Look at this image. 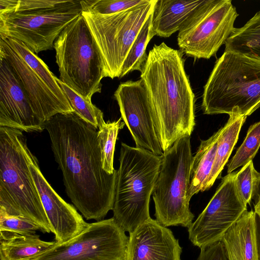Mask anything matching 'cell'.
I'll use <instances>...</instances> for the list:
<instances>
[{"mask_svg":"<svg viewBox=\"0 0 260 260\" xmlns=\"http://www.w3.org/2000/svg\"><path fill=\"white\" fill-rule=\"evenodd\" d=\"M45 129L68 196L87 220H103L113 209L117 170L103 169L97 129L74 112L53 116Z\"/></svg>","mask_w":260,"mask_h":260,"instance_id":"1","label":"cell"},{"mask_svg":"<svg viewBox=\"0 0 260 260\" xmlns=\"http://www.w3.org/2000/svg\"><path fill=\"white\" fill-rule=\"evenodd\" d=\"M153 109L163 152L195 125V96L184 68L183 53L165 43L149 51L141 72Z\"/></svg>","mask_w":260,"mask_h":260,"instance_id":"2","label":"cell"},{"mask_svg":"<svg viewBox=\"0 0 260 260\" xmlns=\"http://www.w3.org/2000/svg\"><path fill=\"white\" fill-rule=\"evenodd\" d=\"M201 106L207 115L252 114L260 107V58L224 51L204 87Z\"/></svg>","mask_w":260,"mask_h":260,"instance_id":"3","label":"cell"},{"mask_svg":"<svg viewBox=\"0 0 260 260\" xmlns=\"http://www.w3.org/2000/svg\"><path fill=\"white\" fill-rule=\"evenodd\" d=\"M32 153L22 131L0 126V208L26 218L43 233L51 228L29 168Z\"/></svg>","mask_w":260,"mask_h":260,"instance_id":"4","label":"cell"},{"mask_svg":"<svg viewBox=\"0 0 260 260\" xmlns=\"http://www.w3.org/2000/svg\"><path fill=\"white\" fill-rule=\"evenodd\" d=\"M119 160L113 217L124 232L129 234L151 218L149 202L158 176L161 156L121 143Z\"/></svg>","mask_w":260,"mask_h":260,"instance_id":"5","label":"cell"},{"mask_svg":"<svg viewBox=\"0 0 260 260\" xmlns=\"http://www.w3.org/2000/svg\"><path fill=\"white\" fill-rule=\"evenodd\" d=\"M59 79L83 98L100 93L106 77L99 48L81 14L61 31L54 43Z\"/></svg>","mask_w":260,"mask_h":260,"instance_id":"6","label":"cell"},{"mask_svg":"<svg viewBox=\"0 0 260 260\" xmlns=\"http://www.w3.org/2000/svg\"><path fill=\"white\" fill-rule=\"evenodd\" d=\"M192 158L189 135L177 140L161 156L152 197L155 220L165 227L189 228L192 223L188 198Z\"/></svg>","mask_w":260,"mask_h":260,"instance_id":"7","label":"cell"},{"mask_svg":"<svg viewBox=\"0 0 260 260\" xmlns=\"http://www.w3.org/2000/svg\"><path fill=\"white\" fill-rule=\"evenodd\" d=\"M155 2L156 0H146L136 7L109 15L95 14L83 7L82 14L102 55L106 77H120L126 55L153 12Z\"/></svg>","mask_w":260,"mask_h":260,"instance_id":"8","label":"cell"},{"mask_svg":"<svg viewBox=\"0 0 260 260\" xmlns=\"http://www.w3.org/2000/svg\"><path fill=\"white\" fill-rule=\"evenodd\" d=\"M83 11L82 1H61L39 10L0 14V38L24 43L36 54L50 50L61 31Z\"/></svg>","mask_w":260,"mask_h":260,"instance_id":"9","label":"cell"},{"mask_svg":"<svg viewBox=\"0 0 260 260\" xmlns=\"http://www.w3.org/2000/svg\"><path fill=\"white\" fill-rule=\"evenodd\" d=\"M238 16L231 0H205L179 31L180 50L195 59H209L225 44Z\"/></svg>","mask_w":260,"mask_h":260,"instance_id":"10","label":"cell"},{"mask_svg":"<svg viewBox=\"0 0 260 260\" xmlns=\"http://www.w3.org/2000/svg\"><path fill=\"white\" fill-rule=\"evenodd\" d=\"M128 238L113 217L103 219L32 260H125Z\"/></svg>","mask_w":260,"mask_h":260,"instance_id":"11","label":"cell"},{"mask_svg":"<svg viewBox=\"0 0 260 260\" xmlns=\"http://www.w3.org/2000/svg\"><path fill=\"white\" fill-rule=\"evenodd\" d=\"M235 174L229 173L222 179L205 208L188 228L189 239L193 245L201 248L221 241L247 210L237 191Z\"/></svg>","mask_w":260,"mask_h":260,"instance_id":"12","label":"cell"},{"mask_svg":"<svg viewBox=\"0 0 260 260\" xmlns=\"http://www.w3.org/2000/svg\"><path fill=\"white\" fill-rule=\"evenodd\" d=\"M122 119L129 129L136 147L162 156L156 119L143 80L121 83L114 94Z\"/></svg>","mask_w":260,"mask_h":260,"instance_id":"13","label":"cell"},{"mask_svg":"<svg viewBox=\"0 0 260 260\" xmlns=\"http://www.w3.org/2000/svg\"><path fill=\"white\" fill-rule=\"evenodd\" d=\"M29 168L57 243L67 242L79 235L88 225L72 205L64 201L42 174L37 158L32 153Z\"/></svg>","mask_w":260,"mask_h":260,"instance_id":"14","label":"cell"},{"mask_svg":"<svg viewBox=\"0 0 260 260\" xmlns=\"http://www.w3.org/2000/svg\"><path fill=\"white\" fill-rule=\"evenodd\" d=\"M0 56L9 64L35 114L44 124L57 114L74 112L72 107L61 101L2 38L0 39Z\"/></svg>","mask_w":260,"mask_h":260,"instance_id":"15","label":"cell"},{"mask_svg":"<svg viewBox=\"0 0 260 260\" xmlns=\"http://www.w3.org/2000/svg\"><path fill=\"white\" fill-rule=\"evenodd\" d=\"M0 126L41 132L45 124L35 114L15 74L0 56Z\"/></svg>","mask_w":260,"mask_h":260,"instance_id":"16","label":"cell"},{"mask_svg":"<svg viewBox=\"0 0 260 260\" xmlns=\"http://www.w3.org/2000/svg\"><path fill=\"white\" fill-rule=\"evenodd\" d=\"M128 237L125 260H181L178 240L169 229L151 218Z\"/></svg>","mask_w":260,"mask_h":260,"instance_id":"17","label":"cell"},{"mask_svg":"<svg viewBox=\"0 0 260 260\" xmlns=\"http://www.w3.org/2000/svg\"><path fill=\"white\" fill-rule=\"evenodd\" d=\"M205 0H156L152 12L154 36L168 38L179 31Z\"/></svg>","mask_w":260,"mask_h":260,"instance_id":"18","label":"cell"},{"mask_svg":"<svg viewBox=\"0 0 260 260\" xmlns=\"http://www.w3.org/2000/svg\"><path fill=\"white\" fill-rule=\"evenodd\" d=\"M228 260H259L254 211L246 210L223 237Z\"/></svg>","mask_w":260,"mask_h":260,"instance_id":"19","label":"cell"},{"mask_svg":"<svg viewBox=\"0 0 260 260\" xmlns=\"http://www.w3.org/2000/svg\"><path fill=\"white\" fill-rule=\"evenodd\" d=\"M57 242L41 240L39 235L1 233V260H32L54 247Z\"/></svg>","mask_w":260,"mask_h":260,"instance_id":"20","label":"cell"},{"mask_svg":"<svg viewBox=\"0 0 260 260\" xmlns=\"http://www.w3.org/2000/svg\"><path fill=\"white\" fill-rule=\"evenodd\" d=\"M220 128L210 138L201 141L192 158L188 198L206 190V186L214 165Z\"/></svg>","mask_w":260,"mask_h":260,"instance_id":"21","label":"cell"},{"mask_svg":"<svg viewBox=\"0 0 260 260\" xmlns=\"http://www.w3.org/2000/svg\"><path fill=\"white\" fill-rule=\"evenodd\" d=\"M247 117L231 114L225 125L220 128L214 165L207 181L206 190L209 189L219 178L237 142L241 129Z\"/></svg>","mask_w":260,"mask_h":260,"instance_id":"22","label":"cell"},{"mask_svg":"<svg viewBox=\"0 0 260 260\" xmlns=\"http://www.w3.org/2000/svg\"><path fill=\"white\" fill-rule=\"evenodd\" d=\"M260 58V11L244 26L235 28L225 43V50Z\"/></svg>","mask_w":260,"mask_h":260,"instance_id":"23","label":"cell"},{"mask_svg":"<svg viewBox=\"0 0 260 260\" xmlns=\"http://www.w3.org/2000/svg\"><path fill=\"white\" fill-rule=\"evenodd\" d=\"M2 39H4L13 48L61 101L70 105L57 82V77L50 71L46 64L35 53L20 41L9 37Z\"/></svg>","mask_w":260,"mask_h":260,"instance_id":"24","label":"cell"},{"mask_svg":"<svg viewBox=\"0 0 260 260\" xmlns=\"http://www.w3.org/2000/svg\"><path fill=\"white\" fill-rule=\"evenodd\" d=\"M152 13L141 27L124 61L120 78L134 71L141 72L148 58L146 49L154 36L152 31Z\"/></svg>","mask_w":260,"mask_h":260,"instance_id":"25","label":"cell"},{"mask_svg":"<svg viewBox=\"0 0 260 260\" xmlns=\"http://www.w3.org/2000/svg\"><path fill=\"white\" fill-rule=\"evenodd\" d=\"M121 120V117L112 122H105L98 131L97 139L103 168L110 174H113L116 171L113 167L115 144L119 130L125 125Z\"/></svg>","mask_w":260,"mask_h":260,"instance_id":"26","label":"cell"},{"mask_svg":"<svg viewBox=\"0 0 260 260\" xmlns=\"http://www.w3.org/2000/svg\"><path fill=\"white\" fill-rule=\"evenodd\" d=\"M64 95L68 99L74 113L85 122L96 129L105 121L102 111L94 105L91 100H87L74 91L59 79H56Z\"/></svg>","mask_w":260,"mask_h":260,"instance_id":"27","label":"cell"},{"mask_svg":"<svg viewBox=\"0 0 260 260\" xmlns=\"http://www.w3.org/2000/svg\"><path fill=\"white\" fill-rule=\"evenodd\" d=\"M235 183L240 198L246 204L254 202L260 196V172L254 168L250 160L236 172Z\"/></svg>","mask_w":260,"mask_h":260,"instance_id":"28","label":"cell"},{"mask_svg":"<svg viewBox=\"0 0 260 260\" xmlns=\"http://www.w3.org/2000/svg\"><path fill=\"white\" fill-rule=\"evenodd\" d=\"M259 147L260 121L249 126L244 141L228 164V174L252 160Z\"/></svg>","mask_w":260,"mask_h":260,"instance_id":"29","label":"cell"},{"mask_svg":"<svg viewBox=\"0 0 260 260\" xmlns=\"http://www.w3.org/2000/svg\"><path fill=\"white\" fill-rule=\"evenodd\" d=\"M146 0L82 1L83 7L95 14L109 15L116 14L145 3Z\"/></svg>","mask_w":260,"mask_h":260,"instance_id":"30","label":"cell"},{"mask_svg":"<svg viewBox=\"0 0 260 260\" xmlns=\"http://www.w3.org/2000/svg\"><path fill=\"white\" fill-rule=\"evenodd\" d=\"M42 232L41 228L31 221L20 216L9 215L0 208V233L27 235Z\"/></svg>","mask_w":260,"mask_h":260,"instance_id":"31","label":"cell"},{"mask_svg":"<svg viewBox=\"0 0 260 260\" xmlns=\"http://www.w3.org/2000/svg\"><path fill=\"white\" fill-rule=\"evenodd\" d=\"M197 260H228L221 241L201 247Z\"/></svg>","mask_w":260,"mask_h":260,"instance_id":"32","label":"cell"},{"mask_svg":"<svg viewBox=\"0 0 260 260\" xmlns=\"http://www.w3.org/2000/svg\"><path fill=\"white\" fill-rule=\"evenodd\" d=\"M254 202L255 234L258 259L260 260V196Z\"/></svg>","mask_w":260,"mask_h":260,"instance_id":"33","label":"cell"}]
</instances>
